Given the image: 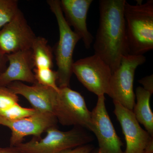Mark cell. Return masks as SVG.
I'll use <instances>...</instances> for the list:
<instances>
[{"instance_id": "1", "label": "cell", "mask_w": 153, "mask_h": 153, "mask_svg": "<svg viewBox=\"0 0 153 153\" xmlns=\"http://www.w3.org/2000/svg\"><path fill=\"white\" fill-rule=\"evenodd\" d=\"M126 0L99 1L100 21L94 44V54L110 66L112 73L123 56L129 55L124 7Z\"/></svg>"}, {"instance_id": "2", "label": "cell", "mask_w": 153, "mask_h": 153, "mask_svg": "<svg viewBox=\"0 0 153 153\" xmlns=\"http://www.w3.org/2000/svg\"><path fill=\"white\" fill-rule=\"evenodd\" d=\"M129 55H143L153 49V1L124 7Z\"/></svg>"}, {"instance_id": "3", "label": "cell", "mask_w": 153, "mask_h": 153, "mask_svg": "<svg viewBox=\"0 0 153 153\" xmlns=\"http://www.w3.org/2000/svg\"><path fill=\"white\" fill-rule=\"evenodd\" d=\"M50 9L57 20L59 39L54 50L57 66V84L59 88L69 87L72 73L73 53L80 37L67 23L59 0L47 1Z\"/></svg>"}, {"instance_id": "4", "label": "cell", "mask_w": 153, "mask_h": 153, "mask_svg": "<svg viewBox=\"0 0 153 153\" xmlns=\"http://www.w3.org/2000/svg\"><path fill=\"white\" fill-rule=\"evenodd\" d=\"M46 132L47 135L43 138H36L16 147L26 153H60L89 144L93 140L92 136L79 127H74L68 131L52 127Z\"/></svg>"}, {"instance_id": "5", "label": "cell", "mask_w": 153, "mask_h": 153, "mask_svg": "<svg viewBox=\"0 0 153 153\" xmlns=\"http://www.w3.org/2000/svg\"><path fill=\"white\" fill-rule=\"evenodd\" d=\"M53 113L62 125L79 127L93 131L91 111L88 108L84 97L69 87L59 88Z\"/></svg>"}, {"instance_id": "6", "label": "cell", "mask_w": 153, "mask_h": 153, "mask_svg": "<svg viewBox=\"0 0 153 153\" xmlns=\"http://www.w3.org/2000/svg\"><path fill=\"white\" fill-rule=\"evenodd\" d=\"M146 61L144 55L123 56L120 65L112 73L108 95L113 101L132 111L135 104L133 83L136 69Z\"/></svg>"}, {"instance_id": "7", "label": "cell", "mask_w": 153, "mask_h": 153, "mask_svg": "<svg viewBox=\"0 0 153 153\" xmlns=\"http://www.w3.org/2000/svg\"><path fill=\"white\" fill-rule=\"evenodd\" d=\"M72 73L88 90L97 97L108 94L112 71L97 55L94 54L74 62Z\"/></svg>"}, {"instance_id": "8", "label": "cell", "mask_w": 153, "mask_h": 153, "mask_svg": "<svg viewBox=\"0 0 153 153\" xmlns=\"http://www.w3.org/2000/svg\"><path fill=\"white\" fill-rule=\"evenodd\" d=\"M57 123V119L52 114L38 111L33 115L17 120H9L0 117V125L11 130V147L22 143L24 138L28 136L41 138L43 133L50 128L56 126Z\"/></svg>"}, {"instance_id": "9", "label": "cell", "mask_w": 153, "mask_h": 153, "mask_svg": "<svg viewBox=\"0 0 153 153\" xmlns=\"http://www.w3.org/2000/svg\"><path fill=\"white\" fill-rule=\"evenodd\" d=\"M95 107L91 111L94 126L92 132L98 141L99 153H125L123 145L117 135L107 111L104 95L97 97Z\"/></svg>"}, {"instance_id": "10", "label": "cell", "mask_w": 153, "mask_h": 153, "mask_svg": "<svg viewBox=\"0 0 153 153\" xmlns=\"http://www.w3.org/2000/svg\"><path fill=\"white\" fill-rule=\"evenodd\" d=\"M36 37L20 11L0 29V53L6 55L31 49Z\"/></svg>"}, {"instance_id": "11", "label": "cell", "mask_w": 153, "mask_h": 153, "mask_svg": "<svg viewBox=\"0 0 153 153\" xmlns=\"http://www.w3.org/2000/svg\"><path fill=\"white\" fill-rule=\"evenodd\" d=\"M114 113L124 135L126 144L125 153H144L148 146L153 141V137L140 126L133 112L113 101Z\"/></svg>"}, {"instance_id": "12", "label": "cell", "mask_w": 153, "mask_h": 153, "mask_svg": "<svg viewBox=\"0 0 153 153\" xmlns=\"http://www.w3.org/2000/svg\"><path fill=\"white\" fill-rule=\"evenodd\" d=\"M8 66L0 75V86H7L19 81L37 83L33 72L34 65L32 49L6 55Z\"/></svg>"}, {"instance_id": "13", "label": "cell", "mask_w": 153, "mask_h": 153, "mask_svg": "<svg viewBox=\"0 0 153 153\" xmlns=\"http://www.w3.org/2000/svg\"><path fill=\"white\" fill-rule=\"evenodd\" d=\"M61 10L68 25L74 28V31L80 37L85 48L89 49L94 38L88 30L87 14L93 0H61Z\"/></svg>"}, {"instance_id": "14", "label": "cell", "mask_w": 153, "mask_h": 153, "mask_svg": "<svg viewBox=\"0 0 153 153\" xmlns=\"http://www.w3.org/2000/svg\"><path fill=\"white\" fill-rule=\"evenodd\" d=\"M7 87L17 95L24 97L36 111L53 114L57 91L38 83L29 85L19 81L12 82Z\"/></svg>"}, {"instance_id": "15", "label": "cell", "mask_w": 153, "mask_h": 153, "mask_svg": "<svg viewBox=\"0 0 153 153\" xmlns=\"http://www.w3.org/2000/svg\"><path fill=\"white\" fill-rule=\"evenodd\" d=\"M136 103L133 112L139 123L144 127L146 131L153 137V114L150 105L152 94L141 86L136 89Z\"/></svg>"}, {"instance_id": "16", "label": "cell", "mask_w": 153, "mask_h": 153, "mask_svg": "<svg viewBox=\"0 0 153 153\" xmlns=\"http://www.w3.org/2000/svg\"><path fill=\"white\" fill-rule=\"evenodd\" d=\"M34 68H50L53 66V51L43 37H36L31 48Z\"/></svg>"}, {"instance_id": "17", "label": "cell", "mask_w": 153, "mask_h": 153, "mask_svg": "<svg viewBox=\"0 0 153 153\" xmlns=\"http://www.w3.org/2000/svg\"><path fill=\"white\" fill-rule=\"evenodd\" d=\"M33 72L37 83L44 86L49 87L58 91L59 88L57 84V71L52 68H34Z\"/></svg>"}, {"instance_id": "18", "label": "cell", "mask_w": 153, "mask_h": 153, "mask_svg": "<svg viewBox=\"0 0 153 153\" xmlns=\"http://www.w3.org/2000/svg\"><path fill=\"white\" fill-rule=\"evenodd\" d=\"M21 11L16 0H0V29L11 22Z\"/></svg>"}, {"instance_id": "19", "label": "cell", "mask_w": 153, "mask_h": 153, "mask_svg": "<svg viewBox=\"0 0 153 153\" xmlns=\"http://www.w3.org/2000/svg\"><path fill=\"white\" fill-rule=\"evenodd\" d=\"M37 111L33 108L23 107L19 103L0 113V117L9 120H17L33 115Z\"/></svg>"}, {"instance_id": "20", "label": "cell", "mask_w": 153, "mask_h": 153, "mask_svg": "<svg viewBox=\"0 0 153 153\" xmlns=\"http://www.w3.org/2000/svg\"><path fill=\"white\" fill-rule=\"evenodd\" d=\"M18 95L7 86H0V113L19 103Z\"/></svg>"}, {"instance_id": "21", "label": "cell", "mask_w": 153, "mask_h": 153, "mask_svg": "<svg viewBox=\"0 0 153 153\" xmlns=\"http://www.w3.org/2000/svg\"><path fill=\"white\" fill-rule=\"evenodd\" d=\"M94 149L93 145L88 144L60 153H91Z\"/></svg>"}, {"instance_id": "22", "label": "cell", "mask_w": 153, "mask_h": 153, "mask_svg": "<svg viewBox=\"0 0 153 153\" xmlns=\"http://www.w3.org/2000/svg\"><path fill=\"white\" fill-rule=\"evenodd\" d=\"M138 82L143 85L144 89L149 91L151 94L153 93V74L143 77L139 79Z\"/></svg>"}, {"instance_id": "23", "label": "cell", "mask_w": 153, "mask_h": 153, "mask_svg": "<svg viewBox=\"0 0 153 153\" xmlns=\"http://www.w3.org/2000/svg\"><path fill=\"white\" fill-rule=\"evenodd\" d=\"M8 60L7 56L4 55L0 53V75L2 74L6 70L7 67V63Z\"/></svg>"}, {"instance_id": "24", "label": "cell", "mask_w": 153, "mask_h": 153, "mask_svg": "<svg viewBox=\"0 0 153 153\" xmlns=\"http://www.w3.org/2000/svg\"><path fill=\"white\" fill-rule=\"evenodd\" d=\"M0 153H26L16 147H0Z\"/></svg>"}, {"instance_id": "25", "label": "cell", "mask_w": 153, "mask_h": 153, "mask_svg": "<svg viewBox=\"0 0 153 153\" xmlns=\"http://www.w3.org/2000/svg\"><path fill=\"white\" fill-rule=\"evenodd\" d=\"M91 153H99L98 149H94L92 152H91Z\"/></svg>"}]
</instances>
